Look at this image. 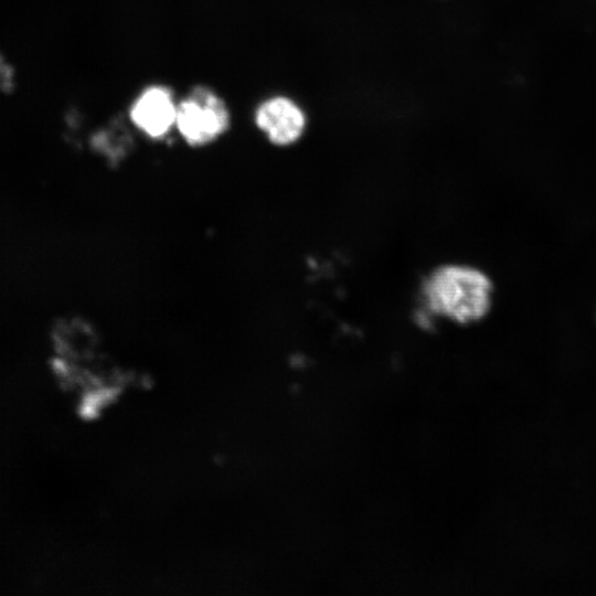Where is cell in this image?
<instances>
[{"instance_id": "cell-4", "label": "cell", "mask_w": 596, "mask_h": 596, "mask_svg": "<svg viewBox=\"0 0 596 596\" xmlns=\"http://www.w3.org/2000/svg\"><path fill=\"white\" fill-rule=\"evenodd\" d=\"M255 121L278 146L295 142L305 128L302 111L288 98L275 97L263 103L256 110Z\"/></svg>"}, {"instance_id": "cell-3", "label": "cell", "mask_w": 596, "mask_h": 596, "mask_svg": "<svg viewBox=\"0 0 596 596\" xmlns=\"http://www.w3.org/2000/svg\"><path fill=\"white\" fill-rule=\"evenodd\" d=\"M177 106L171 92L163 86L147 88L130 109L132 123L151 138H161L175 124Z\"/></svg>"}, {"instance_id": "cell-1", "label": "cell", "mask_w": 596, "mask_h": 596, "mask_svg": "<svg viewBox=\"0 0 596 596\" xmlns=\"http://www.w3.org/2000/svg\"><path fill=\"white\" fill-rule=\"evenodd\" d=\"M492 283L481 270L466 265L434 269L422 285V297L430 315L467 324L490 310Z\"/></svg>"}, {"instance_id": "cell-2", "label": "cell", "mask_w": 596, "mask_h": 596, "mask_svg": "<svg viewBox=\"0 0 596 596\" xmlns=\"http://www.w3.org/2000/svg\"><path fill=\"white\" fill-rule=\"evenodd\" d=\"M224 102L210 88L198 86L177 106L175 126L190 146H205L228 127Z\"/></svg>"}]
</instances>
